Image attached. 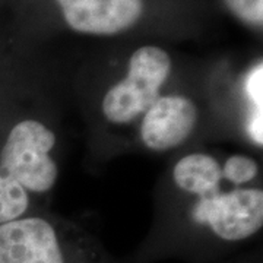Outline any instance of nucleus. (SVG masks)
Instances as JSON below:
<instances>
[{
    "instance_id": "obj_10",
    "label": "nucleus",
    "mask_w": 263,
    "mask_h": 263,
    "mask_svg": "<svg viewBox=\"0 0 263 263\" xmlns=\"http://www.w3.org/2000/svg\"><path fill=\"white\" fill-rule=\"evenodd\" d=\"M227 9L243 24L254 28L263 25V0H222Z\"/></svg>"
},
{
    "instance_id": "obj_3",
    "label": "nucleus",
    "mask_w": 263,
    "mask_h": 263,
    "mask_svg": "<svg viewBox=\"0 0 263 263\" xmlns=\"http://www.w3.org/2000/svg\"><path fill=\"white\" fill-rule=\"evenodd\" d=\"M193 216L208 224L218 237L238 241L256 234L263 224V192L260 189H234L230 193L200 197Z\"/></svg>"
},
{
    "instance_id": "obj_5",
    "label": "nucleus",
    "mask_w": 263,
    "mask_h": 263,
    "mask_svg": "<svg viewBox=\"0 0 263 263\" xmlns=\"http://www.w3.org/2000/svg\"><path fill=\"white\" fill-rule=\"evenodd\" d=\"M0 263H65L57 234L41 218L0 226Z\"/></svg>"
},
{
    "instance_id": "obj_1",
    "label": "nucleus",
    "mask_w": 263,
    "mask_h": 263,
    "mask_svg": "<svg viewBox=\"0 0 263 263\" xmlns=\"http://www.w3.org/2000/svg\"><path fill=\"white\" fill-rule=\"evenodd\" d=\"M171 72V57L157 46L138 48L129 60L126 78L111 86L103 100L108 122L126 124L138 119L160 97V89Z\"/></svg>"
},
{
    "instance_id": "obj_4",
    "label": "nucleus",
    "mask_w": 263,
    "mask_h": 263,
    "mask_svg": "<svg viewBox=\"0 0 263 263\" xmlns=\"http://www.w3.org/2000/svg\"><path fill=\"white\" fill-rule=\"evenodd\" d=\"M66 24L76 32L116 35L143 15V0H57Z\"/></svg>"
},
{
    "instance_id": "obj_8",
    "label": "nucleus",
    "mask_w": 263,
    "mask_h": 263,
    "mask_svg": "<svg viewBox=\"0 0 263 263\" xmlns=\"http://www.w3.org/2000/svg\"><path fill=\"white\" fill-rule=\"evenodd\" d=\"M27 209V190L9 174L0 170V226L19 219Z\"/></svg>"
},
{
    "instance_id": "obj_9",
    "label": "nucleus",
    "mask_w": 263,
    "mask_h": 263,
    "mask_svg": "<svg viewBox=\"0 0 263 263\" xmlns=\"http://www.w3.org/2000/svg\"><path fill=\"white\" fill-rule=\"evenodd\" d=\"M257 162L246 155H233L226 161L222 177L237 186L249 183L257 176Z\"/></svg>"
},
{
    "instance_id": "obj_7",
    "label": "nucleus",
    "mask_w": 263,
    "mask_h": 263,
    "mask_svg": "<svg viewBox=\"0 0 263 263\" xmlns=\"http://www.w3.org/2000/svg\"><path fill=\"white\" fill-rule=\"evenodd\" d=\"M173 177L180 189L200 197L214 195L222 180V167L206 154H190L176 164Z\"/></svg>"
},
{
    "instance_id": "obj_6",
    "label": "nucleus",
    "mask_w": 263,
    "mask_h": 263,
    "mask_svg": "<svg viewBox=\"0 0 263 263\" xmlns=\"http://www.w3.org/2000/svg\"><path fill=\"white\" fill-rule=\"evenodd\" d=\"M197 123V108L186 97H158L143 114L142 142L152 151H168L181 145Z\"/></svg>"
},
{
    "instance_id": "obj_11",
    "label": "nucleus",
    "mask_w": 263,
    "mask_h": 263,
    "mask_svg": "<svg viewBox=\"0 0 263 263\" xmlns=\"http://www.w3.org/2000/svg\"><path fill=\"white\" fill-rule=\"evenodd\" d=\"M247 89L256 103H257V95H259V98H262V65L257 66V69H254V72L250 75Z\"/></svg>"
},
{
    "instance_id": "obj_2",
    "label": "nucleus",
    "mask_w": 263,
    "mask_h": 263,
    "mask_svg": "<svg viewBox=\"0 0 263 263\" xmlns=\"http://www.w3.org/2000/svg\"><path fill=\"white\" fill-rule=\"evenodd\" d=\"M56 135L37 120L19 122L0 152V170L9 174L25 190L47 192L54 186L59 170L50 158Z\"/></svg>"
}]
</instances>
